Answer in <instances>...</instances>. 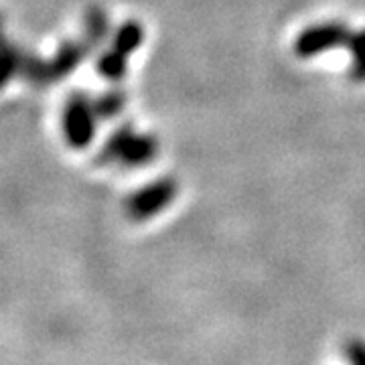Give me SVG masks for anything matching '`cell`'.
Returning a JSON list of instances; mask_svg holds the SVG:
<instances>
[{
	"label": "cell",
	"instance_id": "8fae6325",
	"mask_svg": "<svg viewBox=\"0 0 365 365\" xmlns=\"http://www.w3.org/2000/svg\"><path fill=\"white\" fill-rule=\"evenodd\" d=\"M345 353H347V359H349V361L361 364V361H365V343L364 341H351V343L345 347Z\"/></svg>",
	"mask_w": 365,
	"mask_h": 365
},
{
	"label": "cell",
	"instance_id": "30bf717a",
	"mask_svg": "<svg viewBox=\"0 0 365 365\" xmlns=\"http://www.w3.org/2000/svg\"><path fill=\"white\" fill-rule=\"evenodd\" d=\"M93 106H96V112H98V116L100 118H112L116 116L118 112L122 110V106H124V96H122L120 91H110V93L102 96L100 100H96Z\"/></svg>",
	"mask_w": 365,
	"mask_h": 365
},
{
	"label": "cell",
	"instance_id": "9c48e42d",
	"mask_svg": "<svg viewBox=\"0 0 365 365\" xmlns=\"http://www.w3.org/2000/svg\"><path fill=\"white\" fill-rule=\"evenodd\" d=\"M106 29H108V23H106V16L102 11L93 9L88 13V19H86V33H88V45H93V43H100L102 37L106 35Z\"/></svg>",
	"mask_w": 365,
	"mask_h": 365
},
{
	"label": "cell",
	"instance_id": "ba28073f",
	"mask_svg": "<svg viewBox=\"0 0 365 365\" xmlns=\"http://www.w3.org/2000/svg\"><path fill=\"white\" fill-rule=\"evenodd\" d=\"M98 69L106 79H120L126 73V55L116 49L104 53L98 61Z\"/></svg>",
	"mask_w": 365,
	"mask_h": 365
},
{
	"label": "cell",
	"instance_id": "7a4b0ae2",
	"mask_svg": "<svg viewBox=\"0 0 365 365\" xmlns=\"http://www.w3.org/2000/svg\"><path fill=\"white\" fill-rule=\"evenodd\" d=\"M96 106L83 93H76L69 98L63 112V132L67 143L73 148H86L96 132Z\"/></svg>",
	"mask_w": 365,
	"mask_h": 365
},
{
	"label": "cell",
	"instance_id": "52a82bcc",
	"mask_svg": "<svg viewBox=\"0 0 365 365\" xmlns=\"http://www.w3.org/2000/svg\"><path fill=\"white\" fill-rule=\"evenodd\" d=\"M347 49L351 51V78L365 81V31L353 33Z\"/></svg>",
	"mask_w": 365,
	"mask_h": 365
},
{
	"label": "cell",
	"instance_id": "277c9868",
	"mask_svg": "<svg viewBox=\"0 0 365 365\" xmlns=\"http://www.w3.org/2000/svg\"><path fill=\"white\" fill-rule=\"evenodd\" d=\"M177 193V185L170 179L150 182L148 187H144L140 191H136L128 199V213L134 220L143 222L148 220L150 215L158 213L160 209H165L170 203V199Z\"/></svg>",
	"mask_w": 365,
	"mask_h": 365
},
{
	"label": "cell",
	"instance_id": "5b68a950",
	"mask_svg": "<svg viewBox=\"0 0 365 365\" xmlns=\"http://www.w3.org/2000/svg\"><path fill=\"white\" fill-rule=\"evenodd\" d=\"M88 49V43H66L61 45V49L55 53L49 63H45V79H53L67 76L73 67L78 66L79 59H83V53Z\"/></svg>",
	"mask_w": 365,
	"mask_h": 365
},
{
	"label": "cell",
	"instance_id": "3957f363",
	"mask_svg": "<svg viewBox=\"0 0 365 365\" xmlns=\"http://www.w3.org/2000/svg\"><path fill=\"white\" fill-rule=\"evenodd\" d=\"M351 31L341 23H327L307 29L297 41V53L300 57H314L319 53L335 49V47H347L351 41Z\"/></svg>",
	"mask_w": 365,
	"mask_h": 365
},
{
	"label": "cell",
	"instance_id": "6da1fadb",
	"mask_svg": "<svg viewBox=\"0 0 365 365\" xmlns=\"http://www.w3.org/2000/svg\"><path fill=\"white\" fill-rule=\"evenodd\" d=\"M157 153V143L153 136L136 134L132 126L118 128L102 150V160H118L124 165H144Z\"/></svg>",
	"mask_w": 365,
	"mask_h": 365
},
{
	"label": "cell",
	"instance_id": "8992f818",
	"mask_svg": "<svg viewBox=\"0 0 365 365\" xmlns=\"http://www.w3.org/2000/svg\"><path fill=\"white\" fill-rule=\"evenodd\" d=\"M143 41V29L138 23H126L118 29L116 41H114V49L122 55H130L134 49H138Z\"/></svg>",
	"mask_w": 365,
	"mask_h": 365
}]
</instances>
